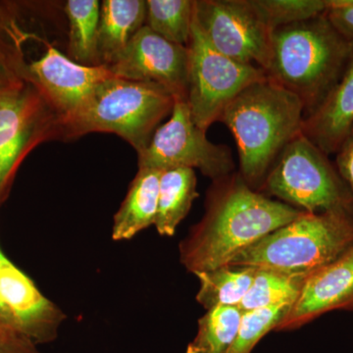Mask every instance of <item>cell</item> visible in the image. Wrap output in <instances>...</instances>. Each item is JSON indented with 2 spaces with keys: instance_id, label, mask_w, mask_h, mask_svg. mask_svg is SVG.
Listing matches in <instances>:
<instances>
[{
  "instance_id": "obj_1",
  "label": "cell",
  "mask_w": 353,
  "mask_h": 353,
  "mask_svg": "<svg viewBox=\"0 0 353 353\" xmlns=\"http://www.w3.org/2000/svg\"><path fill=\"white\" fill-rule=\"evenodd\" d=\"M212 182L203 217L180 245L181 262L194 275L229 264L304 213L252 189L240 172Z\"/></svg>"
},
{
  "instance_id": "obj_2",
  "label": "cell",
  "mask_w": 353,
  "mask_h": 353,
  "mask_svg": "<svg viewBox=\"0 0 353 353\" xmlns=\"http://www.w3.org/2000/svg\"><path fill=\"white\" fill-rule=\"evenodd\" d=\"M301 99L268 77L252 83L230 102L219 122L238 146L240 174L259 190L271 167L297 134L304 119Z\"/></svg>"
},
{
  "instance_id": "obj_3",
  "label": "cell",
  "mask_w": 353,
  "mask_h": 353,
  "mask_svg": "<svg viewBox=\"0 0 353 353\" xmlns=\"http://www.w3.org/2000/svg\"><path fill=\"white\" fill-rule=\"evenodd\" d=\"M352 57L353 41L323 13L272 32L266 75L301 99L306 117L321 105Z\"/></svg>"
},
{
  "instance_id": "obj_4",
  "label": "cell",
  "mask_w": 353,
  "mask_h": 353,
  "mask_svg": "<svg viewBox=\"0 0 353 353\" xmlns=\"http://www.w3.org/2000/svg\"><path fill=\"white\" fill-rule=\"evenodd\" d=\"M353 246V214L303 215L241 252L228 265L270 269L309 277Z\"/></svg>"
},
{
  "instance_id": "obj_5",
  "label": "cell",
  "mask_w": 353,
  "mask_h": 353,
  "mask_svg": "<svg viewBox=\"0 0 353 353\" xmlns=\"http://www.w3.org/2000/svg\"><path fill=\"white\" fill-rule=\"evenodd\" d=\"M175 101L160 85L110 77L97 87L80 112L59 124L58 138L113 132L139 154L150 143L160 122L171 114Z\"/></svg>"
},
{
  "instance_id": "obj_6",
  "label": "cell",
  "mask_w": 353,
  "mask_h": 353,
  "mask_svg": "<svg viewBox=\"0 0 353 353\" xmlns=\"http://www.w3.org/2000/svg\"><path fill=\"white\" fill-rule=\"evenodd\" d=\"M259 192L307 213L353 214V194L328 155L301 132L285 146Z\"/></svg>"
},
{
  "instance_id": "obj_7",
  "label": "cell",
  "mask_w": 353,
  "mask_h": 353,
  "mask_svg": "<svg viewBox=\"0 0 353 353\" xmlns=\"http://www.w3.org/2000/svg\"><path fill=\"white\" fill-rule=\"evenodd\" d=\"M189 51L187 102L192 120L202 131L220 121L230 102L266 72L218 52L204 38L194 17Z\"/></svg>"
},
{
  "instance_id": "obj_8",
  "label": "cell",
  "mask_w": 353,
  "mask_h": 353,
  "mask_svg": "<svg viewBox=\"0 0 353 353\" xmlns=\"http://www.w3.org/2000/svg\"><path fill=\"white\" fill-rule=\"evenodd\" d=\"M139 169H199L212 181L234 172L231 148L211 143L194 124L185 99H176L170 119L158 127L145 150L139 153Z\"/></svg>"
},
{
  "instance_id": "obj_9",
  "label": "cell",
  "mask_w": 353,
  "mask_h": 353,
  "mask_svg": "<svg viewBox=\"0 0 353 353\" xmlns=\"http://www.w3.org/2000/svg\"><path fill=\"white\" fill-rule=\"evenodd\" d=\"M194 21L218 52L267 71L273 32L252 0H194Z\"/></svg>"
},
{
  "instance_id": "obj_10",
  "label": "cell",
  "mask_w": 353,
  "mask_h": 353,
  "mask_svg": "<svg viewBox=\"0 0 353 353\" xmlns=\"http://www.w3.org/2000/svg\"><path fill=\"white\" fill-rule=\"evenodd\" d=\"M59 122V116L41 92L17 87L0 92V190L34 141L58 138Z\"/></svg>"
},
{
  "instance_id": "obj_11",
  "label": "cell",
  "mask_w": 353,
  "mask_h": 353,
  "mask_svg": "<svg viewBox=\"0 0 353 353\" xmlns=\"http://www.w3.org/2000/svg\"><path fill=\"white\" fill-rule=\"evenodd\" d=\"M114 77L166 88L175 99L187 101L189 51L143 26L124 52L108 66Z\"/></svg>"
},
{
  "instance_id": "obj_12",
  "label": "cell",
  "mask_w": 353,
  "mask_h": 353,
  "mask_svg": "<svg viewBox=\"0 0 353 353\" xmlns=\"http://www.w3.org/2000/svg\"><path fill=\"white\" fill-rule=\"evenodd\" d=\"M30 71L60 118L59 124L77 115L90 101L95 90L113 77L106 66H85L48 46L43 57L32 62Z\"/></svg>"
},
{
  "instance_id": "obj_13",
  "label": "cell",
  "mask_w": 353,
  "mask_h": 353,
  "mask_svg": "<svg viewBox=\"0 0 353 353\" xmlns=\"http://www.w3.org/2000/svg\"><path fill=\"white\" fill-rule=\"evenodd\" d=\"M353 310V246L309 276L276 331L301 328L325 313Z\"/></svg>"
},
{
  "instance_id": "obj_14",
  "label": "cell",
  "mask_w": 353,
  "mask_h": 353,
  "mask_svg": "<svg viewBox=\"0 0 353 353\" xmlns=\"http://www.w3.org/2000/svg\"><path fill=\"white\" fill-rule=\"evenodd\" d=\"M0 292L18 333L39 343L54 340L61 311L8 259L0 262Z\"/></svg>"
},
{
  "instance_id": "obj_15",
  "label": "cell",
  "mask_w": 353,
  "mask_h": 353,
  "mask_svg": "<svg viewBox=\"0 0 353 353\" xmlns=\"http://www.w3.org/2000/svg\"><path fill=\"white\" fill-rule=\"evenodd\" d=\"M353 128V57L325 101L304 117L301 132L325 154H336Z\"/></svg>"
},
{
  "instance_id": "obj_16",
  "label": "cell",
  "mask_w": 353,
  "mask_h": 353,
  "mask_svg": "<svg viewBox=\"0 0 353 353\" xmlns=\"http://www.w3.org/2000/svg\"><path fill=\"white\" fill-rule=\"evenodd\" d=\"M145 0H104L101 6L97 54L102 66L113 64L145 25Z\"/></svg>"
},
{
  "instance_id": "obj_17",
  "label": "cell",
  "mask_w": 353,
  "mask_h": 353,
  "mask_svg": "<svg viewBox=\"0 0 353 353\" xmlns=\"http://www.w3.org/2000/svg\"><path fill=\"white\" fill-rule=\"evenodd\" d=\"M161 174L162 171L154 169H139L114 217V240H131L139 232L155 224Z\"/></svg>"
},
{
  "instance_id": "obj_18",
  "label": "cell",
  "mask_w": 353,
  "mask_h": 353,
  "mask_svg": "<svg viewBox=\"0 0 353 353\" xmlns=\"http://www.w3.org/2000/svg\"><path fill=\"white\" fill-rule=\"evenodd\" d=\"M196 172L192 168L168 169L160 176L155 227L159 234L172 236L199 197Z\"/></svg>"
},
{
  "instance_id": "obj_19",
  "label": "cell",
  "mask_w": 353,
  "mask_h": 353,
  "mask_svg": "<svg viewBox=\"0 0 353 353\" xmlns=\"http://www.w3.org/2000/svg\"><path fill=\"white\" fill-rule=\"evenodd\" d=\"M256 268L225 265L196 274L201 283L196 301L206 310L220 306H240L254 279Z\"/></svg>"
},
{
  "instance_id": "obj_20",
  "label": "cell",
  "mask_w": 353,
  "mask_h": 353,
  "mask_svg": "<svg viewBox=\"0 0 353 353\" xmlns=\"http://www.w3.org/2000/svg\"><path fill=\"white\" fill-rule=\"evenodd\" d=\"M101 6L97 0H68L69 58L85 66H101L97 54Z\"/></svg>"
},
{
  "instance_id": "obj_21",
  "label": "cell",
  "mask_w": 353,
  "mask_h": 353,
  "mask_svg": "<svg viewBox=\"0 0 353 353\" xmlns=\"http://www.w3.org/2000/svg\"><path fill=\"white\" fill-rule=\"evenodd\" d=\"M307 277L256 268L254 279L240 306L243 312L277 305H292Z\"/></svg>"
},
{
  "instance_id": "obj_22",
  "label": "cell",
  "mask_w": 353,
  "mask_h": 353,
  "mask_svg": "<svg viewBox=\"0 0 353 353\" xmlns=\"http://www.w3.org/2000/svg\"><path fill=\"white\" fill-rule=\"evenodd\" d=\"M243 311L239 306L209 309L199 321L196 336L185 353H228L238 334Z\"/></svg>"
},
{
  "instance_id": "obj_23",
  "label": "cell",
  "mask_w": 353,
  "mask_h": 353,
  "mask_svg": "<svg viewBox=\"0 0 353 353\" xmlns=\"http://www.w3.org/2000/svg\"><path fill=\"white\" fill-rule=\"evenodd\" d=\"M194 17V0H146L145 26L171 43L188 46Z\"/></svg>"
},
{
  "instance_id": "obj_24",
  "label": "cell",
  "mask_w": 353,
  "mask_h": 353,
  "mask_svg": "<svg viewBox=\"0 0 353 353\" xmlns=\"http://www.w3.org/2000/svg\"><path fill=\"white\" fill-rule=\"evenodd\" d=\"M272 32L326 12L329 0H252Z\"/></svg>"
},
{
  "instance_id": "obj_25",
  "label": "cell",
  "mask_w": 353,
  "mask_h": 353,
  "mask_svg": "<svg viewBox=\"0 0 353 353\" xmlns=\"http://www.w3.org/2000/svg\"><path fill=\"white\" fill-rule=\"evenodd\" d=\"M292 305H277L243 312L238 334L228 353H252L269 332L277 329Z\"/></svg>"
},
{
  "instance_id": "obj_26",
  "label": "cell",
  "mask_w": 353,
  "mask_h": 353,
  "mask_svg": "<svg viewBox=\"0 0 353 353\" xmlns=\"http://www.w3.org/2000/svg\"><path fill=\"white\" fill-rule=\"evenodd\" d=\"M325 14L341 36L353 41V0H329Z\"/></svg>"
},
{
  "instance_id": "obj_27",
  "label": "cell",
  "mask_w": 353,
  "mask_h": 353,
  "mask_svg": "<svg viewBox=\"0 0 353 353\" xmlns=\"http://www.w3.org/2000/svg\"><path fill=\"white\" fill-rule=\"evenodd\" d=\"M336 154V168L339 175L353 194V128Z\"/></svg>"
},
{
  "instance_id": "obj_28",
  "label": "cell",
  "mask_w": 353,
  "mask_h": 353,
  "mask_svg": "<svg viewBox=\"0 0 353 353\" xmlns=\"http://www.w3.org/2000/svg\"><path fill=\"white\" fill-rule=\"evenodd\" d=\"M0 353H41L31 340L13 330L0 327Z\"/></svg>"
},
{
  "instance_id": "obj_29",
  "label": "cell",
  "mask_w": 353,
  "mask_h": 353,
  "mask_svg": "<svg viewBox=\"0 0 353 353\" xmlns=\"http://www.w3.org/2000/svg\"><path fill=\"white\" fill-rule=\"evenodd\" d=\"M0 324L3 325L6 328L17 332L10 311L7 308L6 304L2 299L1 292H0Z\"/></svg>"
},
{
  "instance_id": "obj_30",
  "label": "cell",
  "mask_w": 353,
  "mask_h": 353,
  "mask_svg": "<svg viewBox=\"0 0 353 353\" xmlns=\"http://www.w3.org/2000/svg\"><path fill=\"white\" fill-rule=\"evenodd\" d=\"M7 259L6 255L2 253L1 250H0V262L6 261Z\"/></svg>"
},
{
  "instance_id": "obj_31",
  "label": "cell",
  "mask_w": 353,
  "mask_h": 353,
  "mask_svg": "<svg viewBox=\"0 0 353 353\" xmlns=\"http://www.w3.org/2000/svg\"><path fill=\"white\" fill-rule=\"evenodd\" d=\"M7 88H8V87H7ZM7 88L2 87L1 83H0V92H3V90H6V88Z\"/></svg>"
}]
</instances>
